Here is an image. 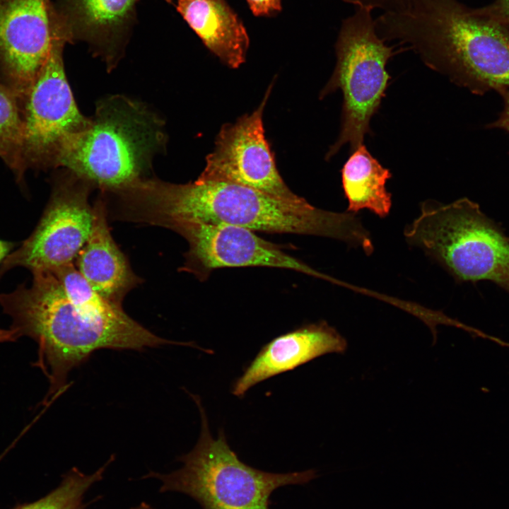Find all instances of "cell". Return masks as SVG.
<instances>
[{
  "mask_svg": "<svg viewBox=\"0 0 509 509\" xmlns=\"http://www.w3.org/2000/svg\"><path fill=\"white\" fill-rule=\"evenodd\" d=\"M0 306L11 318L0 329V342L21 337L38 346L39 367L49 382L43 403L66 386L69 372L101 349L137 350L170 344L129 317L121 305L103 299L93 303L71 301L51 271L33 273L32 283L0 293Z\"/></svg>",
  "mask_w": 509,
  "mask_h": 509,
  "instance_id": "6da1fadb",
  "label": "cell"
},
{
  "mask_svg": "<svg viewBox=\"0 0 509 509\" xmlns=\"http://www.w3.org/2000/svg\"><path fill=\"white\" fill-rule=\"evenodd\" d=\"M128 221L168 228L179 220L225 223L270 233L328 237L363 251L372 241L361 221L350 212L317 209L306 200L291 202L238 184L196 180L172 184L144 179L124 199Z\"/></svg>",
  "mask_w": 509,
  "mask_h": 509,
  "instance_id": "7a4b0ae2",
  "label": "cell"
},
{
  "mask_svg": "<svg viewBox=\"0 0 509 509\" xmlns=\"http://www.w3.org/2000/svg\"><path fill=\"white\" fill-rule=\"evenodd\" d=\"M375 30L407 45L429 69L482 95L509 89V30L458 0H413L399 13H383Z\"/></svg>",
  "mask_w": 509,
  "mask_h": 509,
  "instance_id": "3957f363",
  "label": "cell"
},
{
  "mask_svg": "<svg viewBox=\"0 0 509 509\" xmlns=\"http://www.w3.org/2000/svg\"><path fill=\"white\" fill-rule=\"evenodd\" d=\"M163 124L141 104L123 96L100 103L88 125L59 149L62 166L101 189L115 192L143 180L163 144Z\"/></svg>",
  "mask_w": 509,
  "mask_h": 509,
  "instance_id": "277c9868",
  "label": "cell"
},
{
  "mask_svg": "<svg viewBox=\"0 0 509 509\" xmlns=\"http://www.w3.org/2000/svg\"><path fill=\"white\" fill-rule=\"evenodd\" d=\"M458 282L488 281L509 293V238L478 204L462 198L427 200L404 232Z\"/></svg>",
  "mask_w": 509,
  "mask_h": 509,
  "instance_id": "5b68a950",
  "label": "cell"
},
{
  "mask_svg": "<svg viewBox=\"0 0 509 509\" xmlns=\"http://www.w3.org/2000/svg\"><path fill=\"white\" fill-rule=\"evenodd\" d=\"M199 410L201 428L198 442L181 457L183 465L169 474L151 472L160 482V491L185 493L204 509H269V498L277 488L311 479L308 470L273 474L241 462L228 444L223 431L216 439L211 433L199 397L192 395Z\"/></svg>",
  "mask_w": 509,
  "mask_h": 509,
  "instance_id": "8992f818",
  "label": "cell"
},
{
  "mask_svg": "<svg viewBox=\"0 0 509 509\" xmlns=\"http://www.w3.org/2000/svg\"><path fill=\"white\" fill-rule=\"evenodd\" d=\"M372 10L356 7L343 20L335 43L337 64L334 72L320 94V98L341 90L343 105L339 134L327 152L329 160L341 147L349 144L350 152L363 144L366 134H372L370 122L378 112L390 76L388 61L408 49L387 46L375 30Z\"/></svg>",
  "mask_w": 509,
  "mask_h": 509,
  "instance_id": "52a82bcc",
  "label": "cell"
},
{
  "mask_svg": "<svg viewBox=\"0 0 509 509\" xmlns=\"http://www.w3.org/2000/svg\"><path fill=\"white\" fill-rule=\"evenodd\" d=\"M49 55L24 103V153L28 168L54 165L62 145L89 124L79 111L67 81L63 51L64 34L52 28Z\"/></svg>",
  "mask_w": 509,
  "mask_h": 509,
  "instance_id": "ba28073f",
  "label": "cell"
},
{
  "mask_svg": "<svg viewBox=\"0 0 509 509\" xmlns=\"http://www.w3.org/2000/svg\"><path fill=\"white\" fill-rule=\"evenodd\" d=\"M89 185L72 173L56 182L33 232L0 264V281L17 267L33 274L53 271L73 263L92 229Z\"/></svg>",
  "mask_w": 509,
  "mask_h": 509,
  "instance_id": "9c48e42d",
  "label": "cell"
},
{
  "mask_svg": "<svg viewBox=\"0 0 509 509\" xmlns=\"http://www.w3.org/2000/svg\"><path fill=\"white\" fill-rule=\"evenodd\" d=\"M272 86L252 113L221 126L197 180L238 184L291 202L305 200L284 182L265 136L262 117Z\"/></svg>",
  "mask_w": 509,
  "mask_h": 509,
  "instance_id": "30bf717a",
  "label": "cell"
},
{
  "mask_svg": "<svg viewBox=\"0 0 509 509\" xmlns=\"http://www.w3.org/2000/svg\"><path fill=\"white\" fill-rule=\"evenodd\" d=\"M168 228L189 244L181 270L200 281L207 279L212 271L218 268L246 267L287 269L329 279L245 228L197 220L176 221Z\"/></svg>",
  "mask_w": 509,
  "mask_h": 509,
  "instance_id": "8fae6325",
  "label": "cell"
},
{
  "mask_svg": "<svg viewBox=\"0 0 509 509\" xmlns=\"http://www.w3.org/2000/svg\"><path fill=\"white\" fill-rule=\"evenodd\" d=\"M51 0H0V71L24 104L52 42Z\"/></svg>",
  "mask_w": 509,
  "mask_h": 509,
  "instance_id": "7c38bea8",
  "label": "cell"
},
{
  "mask_svg": "<svg viewBox=\"0 0 509 509\" xmlns=\"http://www.w3.org/2000/svg\"><path fill=\"white\" fill-rule=\"evenodd\" d=\"M139 1L56 0L52 19L68 42L85 41L111 63L135 23Z\"/></svg>",
  "mask_w": 509,
  "mask_h": 509,
  "instance_id": "4fadbf2b",
  "label": "cell"
},
{
  "mask_svg": "<svg viewBox=\"0 0 509 509\" xmlns=\"http://www.w3.org/2000/svg\"><path fill=\"white\" fill-rule=\"evenodd\" d=\"M346 340L326 322L308 324L265 344L234 382L232 393L243 397L253 386L324 354L344 353Z\"/></svg>",
  "mask_w": 509,
  "mask_h": 509,
  "instance_id": "5bb4252c",
  "label": "cell"
},
{
  "mask_svg": "<svg viewBox=\"0 0 509 509\" xmlns=\"http://www.w3.org/2000/svg\"><path fill=\"white\" fill-rule=\"evenodd\" d=\"M90 234L76 258V268L103 298L118 305L141 279L115 242L107 223V209L99 199L93 206Z\"/></svg>",
  "mask_w": 509,
  "mask_h": 509,
  "instance_id": "9a60e30c",
  "label": "cell"
},
{
  "mask_svg": "<svg viewBox=\"0 0 509 509\" xmlns=\"http://www.w3.org/2000/svg\"><path fill=\"white\" fill-rule=\"evenodd\" d=\"M176 9L204 45L231 69L245 62L247 30L226 0H175Z\"/></svg>",
  "mask_w": 509,
  "mask_h": 509,
  "instance_id": "2e32d148",
  "label": "cell"
},
{
  "mask_svg": "<svg viewBox=\"0 0 509 509\" xmlns=\"http://www.w3.org/2000/svg\"><path fill=\"white\" fill-rule=\"evenodd\" d=\"M341 173L342 188L349 203L347 212L356 213L366 209L380 218L389 214L392 195L386 189V182L392 173L364 144L351 153Z\"/></svg>",
  "mask_w": 509,
  "mask_h": 509,
  "instance_id": "e0dca14e",
  "label": "cell"
},
{
  "mask_svg": "<svg viewBox=\"0 0 509 509\" xmlns=\"http://www.w3.org/2000/svg\"><path fill=\"white\" fill-rule=\"evenodd\" d=\"M13 92L0 83V158L23 187L28 169L24 153L23 119Z\"/></svg>",
  "mask_w": 509,
  "mask_h": 509,
  "instance_id": "ac0fdd59",
  "label": "cell"
},
{
  "mask_svg": "<svg viewBox=\"0 0 509 509\" xmlns=\"http://www.w3.org/2000/svg\"><path fill=\"white\" fill-rule=\"evenodd\" d=\"M106 466L105 464L92 474H85L73 468L63 476L60 484L45 496L12 509H84L85 494L93 484L103 479Z\"/></svg>",
  "mask_w": 509,
  "mask_h": 509,
  "instance_id": "d6986e66",
  "label": "cell"
},
{
  "mask_svg": "<svg viewBox=\"0 0 509 509\" xmlns=\"http://www.w3.org/2000/svg\"><path fill=\"white\" fill-rule=\"evenodd\" d=\"M356 7H365L370 10L378 8L384 13H399L407 10L413 0H340Z\"/></svg>",
  "mask_w": 509,
  "mask_h": 509,
  "instance_id": "ffe728a7",
  "label": "cell"
},
{
  "mask_svg": "<svg viewBox=\"0 0 509 509\" xmlns=\"http://www.w3.org/2000/svg\"><path fill=\"white\" fill-rule=\"evenodd\" d=\"M481 11L509 30V0H493Z\"/></svg>",
  "mask_w": 509,
  "mask_h": 509,
  "instance_id": "44dd1931",
  "label": "cell"
},
{
  "mask_svg": "<svg viewBox=\"0 0 509 509\" xmlns=\"http://www.w3.org/2000/svg\"><path fill=\"white\" fill-rule=\"evenodd\" d=\"M247 2L256 16H268L281 10V0H247Z\"/></svg>",
  "mask_w": 509,
  "mask_h": 509,
  "instance_id": "7402d4cb",
  "label": "cell"
},
{
  "mask_svg": "<svg viewBox=\"0 0 509 509\" xmlns=\"http://www.w3.org/2000/svg\"><path fill=\"white\" fill-rule=\"evenodd\" d=\"M499 94L503 100V110L498 118L487 124L486 128L503 129L509 133V89L503 90Z\"/></svg>",
  "mask_w": 509,
  "mask_h": 509,
  "instance_id": "603a6c76",
  "label": "cell"
},
{
  "mask_svg": "<svg viewBox=\"0 0 509 509\" xmlns=\"http://www.w3.org/2000/svg\"><path fill=\"white\" fill-rule=\"evenodd\" d=\"M14 245L13 242L0 240V264L13 250Z\"/></svg>",
  "mask_w": 509,
  "mask_h": 509,
  "instance_id": "cb8c5ba5",
  "label": "cell"
},
{
  "mask_svg": "<svg viewBox=\"0 0 509 509\" xmlns=\"http://www.w3.org/2000/svg\"><path fill=\"white\" fill-rule=\"evenodd\" d=\"M131 509H154V508L148 503H141L139 504L138 505H136L134 508H131Z\"/></svg>",
  "mask_w": 509,
  "mask_h": 509,
  "instance_id": "d4e9b609",
  "label": "cell"
}]
</instances>
